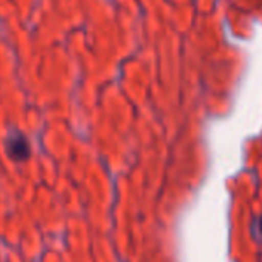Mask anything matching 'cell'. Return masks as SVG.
Here are the masks:
<instances>
[{
    "instance_id": "1",
    "label": "cell",
    "mask_w": 262,
    "mask_h": 262,
    "mask_svg": "<svg viewBox=\"0 0 262 262\" xmlns=\"http://www.w3.org/2000/svg\"><path fill=\"white\" fill-rule=\"evenodd\" d=\"M5 149L8 157L14 163H25L31 157V144L25 134L20 130H11L5 141Z\"/></svg>"
}]
</instances>
